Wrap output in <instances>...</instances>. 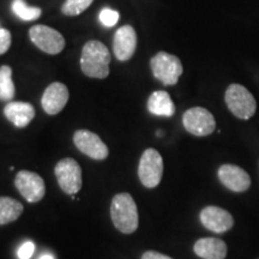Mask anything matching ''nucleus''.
Listing matches in <instances>:
<instances>
[{"mask_svg": "<svg viewBox=\"0 0 259 259\" xmlns=\"http://www.w3.org/2000/svg\"><path fill=\"white\" fill-rule=\"evenodd\" d=\"M199 220L206 229L213 233H226L233 228L234 219L232 213L220 206H205L199 213Z\"/></svg>", "mask_w": 259, "mask_h": 259, "instance_id": "11", "label": "nucleus"}, {"mask_svg": "<svg viewBox=\"0 0 259 259\" xmlns=\"http://www.w3.org/2000/svg\"><path fill=\"white\" fill-rule=\"evenodd\" d=\"M35 252V244L32 241H25L19 246L17 255L19 259H30Z\"/></svg>", "mask_w": 259, "mask_h": 259, "instance_id": "23", "label": "nucleus"}, {"mask_svg": "<svg viewBox=\"0 0 259 259\" xmlns=\"http://www.w3.org/2000/svg\"><path fill=\"white\" fill-rule=\"evenodd\" d=\"M11 46V32L0 28V56L5 54Z\"/></svg>", "mask_w": 259, "mask_h": 259, "instance_id": "24", "label": "nucleus"}, {"mask_svg": "<svg viewBox=\"0 0 259 259\" xmlns=\"http://www.w3.org/2000/svg\"><path fill=\"white\" fill-rule=\"evenodd\" d=\"M226 105L236 118L248 120L257 111V102L253 95L241 84H231L226 90Z\"/></svg>", "mask_w": 259, "mask_h": 259, "instance_id": "3", "label": "nucleus"}, {"mask_svg": "<svg viewBox=\"0 0 259 259\" xmlns=\"http://www.w3.org/2000/svg\"><path fill=\"white\" fill-rule=\"evenodd\" d=\"M111 218L113 225L122 234H132L137 231L139 225L138 209L131 194L122 192L113 197Z\"/></svg>", "mask_w": 259, "mask_h": 259, "instance_id": "2", "label": "nucleus"}, {"mask_svg": "<svg viewBox=\"0 0 259 259\" xmlns=\"http://www.w3.org/2000/svg\"><path fill=\"white\" fill-rule=\"evenodd\" d=\"M111 53L102 42L93 40L84 45L80 69L88 77L103 79L109 74Z\"/></svg>", "mask_w": 259, "mask_h": 259, "instance_id": "1", "label": "nucleus"}, {"mask_svg": "<svg viewBox=\"0 0 259 259\" xmlns=\"http://www.w3.org/2000/svg\"><path fill=\"white\" fill-rule=\"evenodd\" d=\"M94 0H66L63 5V14L66 16H77L85 11Z\"/></svg>", "mask_w": 259, "mask_h": 259, "instance_id": "21", "label": "nucleus"}, {"mask_svg": "<svg viewBox=\"0 0 259 259\" xmlns=\"http://www.w3.org/2000/svg\"><path fill=\"white\" fill-rule=\"evenodd\" d=\"M29 36L35 46L48 54H58L64 50L65 38L56 29L47 25H35L29 30Z\"/></svg>", "mask_w": 259, "mask_h": 259, "instance_id": "9", "label": "nucleus"}, {"mask_svg": "<svg viewBox=\"0 0 259 259\" xmlns=\"http://www.w3.org/2000/svg\"><path fill=\"white\" fill-rule=\"evenodd\" d=\"M16 94L15 83L12 80V69L9 65L0 67V100L11 101Z\"/></svg>", "mask_w": 259, "mask_h": 259, "instance_id": "19", "label": "nucleus"}, {"mask_svg": "<svg viewBox=\"0 0 259 259\" xmlns=\"http://www.w3.org/2000/svg\"><path fill=\"white\" fill-rule=\"evenodd\" d=\"M4 114L16 127H25L35 118V109L28 102H9L4 108Z\"/></svg>", "mask_w": 259, "mask_h": 259, "instance_id": "15", "label": "nucleus"}, {"mask_svg": "<svg viewBox=\"0 0 259 259\" xmlns=\"http://www.w3.org/2000/svg\"><path fill=\"white\" fill-rule=\"evenodd\" d=\"M163 176V160L157 150L149 148L142 154L138 164V177L143 186L154 189L161 183Z\"/></svg>", "mask_w": 259, "mask_h": 259, "instance_id": "5", "label": "nucleus"}, {"mask_svg": "<svg viewBox=\"0 0 259 259\" xmlns=\"http://www.w3.org/2000/svg\"><path fill=\"white\" fill-rule=\"evenodd\" d=\"M12 11L22 21H35L42 14L40 8L29 6L24 0H14V3H12Z\"/></svg>", "mask_w": 259, "mask_h": 259, "instance_id": "20", "label": "nucleus"}, {"mask_svg": "<svg viewBox=\"0 0 259 259\" xmlns=\"http://www.w3.org/2000/svg\"><path fill=\"white\" fill-rule=\"evenodd\" d=\"M183 124L189 134L197 137L211 135L216 127L213 115L203 107H193L184 113Z\"/></svg>", "mask_w": 259, "mask_h": 259, "instance_id": "7", "label": "nucleus"}, {"mask_svg": "<svg viewBox=\"0 0 259 259\" xmlns=\"http://www.w3.org/2000/svg\"><path fill=\"white\" fill-rule=\"evenodd\" d=\"M193 251L202 259H225L228 248L221 239L202 238L194 242Z\"/></svg>", "mask_w": 259, "mask_h": 259, "instance_id": "16", "label": "nucleus"}, {"mask_svg": "<svg viewBox=\"0 0 259 259\" xmlns=\"http://www.w3.org/2000/svg\"><path fill=\"white\" fill-rule=\"evenodd\" d=\"M151 71L155 78L164 85H174L183 74V64L180 59L167 52H160L150 61Z\"/></svg>", "mask_w": 259, "mask_h": 259, "instance_id": "4", "label": "nucleus"}, {"mask_svg": "<svg viewBox=\"0 0 259 259\" xmlns=\"http://www.w3.org/2000/svg\"><path fill=\"white\" fill-rule=\"evenodd\" d=\"M119 21V12L112 9H103L100 14V22L105 27H114Z\"/></svg>", "mask_w": 259, "mask_h": 259, "instance_id": "22", "label": "nucleus"}, {"mask_svg": "<svg viewBox=\"0 0 259 259\" xmlns=\"http://www.w3.org/2000/svg\"><path fill=\"white\" fill-rule=\"evenodd\" d=\"M69 101V90L63 83L54 82L47 87L41 99L44 111L48 115H56L60 113Z\"/></svg>", "mask_w": 259, "mask_h": 259, "instance_id": "13", "label": "nucleus"}, {"mask_svg": "<svg viewBox=\"0 0 259 259\" xmlns=\"http://www.w3.org/2000/svg\"><path fill=\"white\" fill-rule=\"evenodd\" d=\"M23 212V205L11 197H0V226L9 225Z\"/></svg>", "mask_w": 259, "mask_h": 259, "instance_id": "18", "label": "nucleus"}, {"mask_svg": "<svg viewBox=\"0 0 259 259\" xmlns=\"http://www.w3.org/2000/svg\"><path fill=\"white\" fill-rule=\"evenodd\" d=\"M58 184L66 194H76L82 189V168L73 158L66 157L60 160L54 168Z\"/></svg>", "mask_w": 259, "mask_h": 259, "instance_id": "6", "label": "nucleus"}, {"mask_svg": "<svg viewBox=\"0 0 259 259\" xmlns=\"http://www.w3.org/2000/svg\"><path fill=\"white\" fill-rule=\"evenodd\" d=\"M38 259H54V257L51 253H45V254H42Z\"/></svg>", "mask_w": 259, "mask_h": 259, "instance_id": "26", "label": "nucleus"}, {"mask_svg": "<svg viewBox=\"0 0 259 259\" xmlns=\"http://www.w3.org/2000/svg\"><path fill=\"white\" fill-rule=\"evenodd\" d=\"M148 109L151 114L157 116H171L176 113V106L169 94L163 90H157L151 94L148 100Z\"/></svg>", "mask_w": 259, "mask_h": 259, "instance_id": "17", "label": "nucleus"}, {"mask_svg": "<svg viewBox=\"0 0 259 259\" xmlns=\"http://www.w3.org/2000/svg\"><path fill=\"white\" fill-rule=\"evenodd\" d=\"M15 186L28 203L40 202L46 194V185L44 179L34 171H18L15 178Z\"/></svg>", "mask_w": 259, "mask_h": 259, "instance_id": "8", "label": "nucleus"}, {"mask_svg": "<svg viewBox=\"0 0 259 259\" xmlns=\"http://www.w3.org/2000/svg\"><path fill=\"white\" fill-rule=\"evenodd\" d=\"M142 259H173V258H170L169 255L160 253V252H156V251H147L144 252L143 255H142Z\"/></svg>", "mask_w": 259, "mask_h": 259, "instance_id": "25", "label": "nucleus"}, {"mask_svg": "<svg viewBox=\"0 0 259 259\" xmlns=\"http://www.w3.org/2000/svg\"><path fill=\"white\" fill-rule=\"evenodd\" d=\"M73 143L77 149L93 160L102 161L109 154L108 147L96 134L88 130H78L73 135Z\"/></svg>", "mask_w": 259, "mask_h": 259, "instance_id": "10", "label": "nucleus"}, {"mask_svg": "<svg viewBox=\"0 0 259 259\" xmlns=\"http://www.w3.org/2000/svg\"><path fill=\"white\" fill-rule=\"evenodd\" d=\"M218 176L223 185L233 192H245L251 186V178L247 171L236 164H222L219 168Z\"/></svg>", "mask_w": 259, "mask_h": 259, "instance_id": "12", "label": "nucleus"}, {"mask_svg": "<svg viewBox=\"0 0 259 259\" xmlns=\"http://www.w3.org/2000/svg\"><path fill=\"white\" fill-rule=\"evenodd\" d=\"M137 47V34L131 25H124L119 28L114 35L113 51L116 59L126 61L134 56Z\"/></svg>", "mask_w": 259, "mask_h": 259, "instance_id": "14", "label": "nucleus"}]
</instances>
